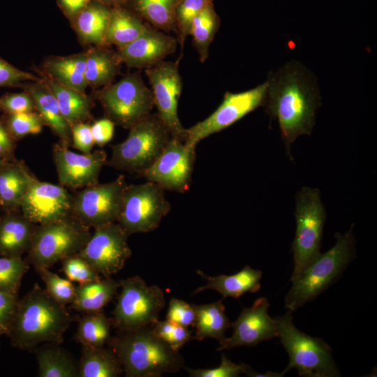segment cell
<instances>
[{
    "label": "cell",
    "instance_id": "obj_1",
    "mask_svg": "<svg viewBox=\"0 0 377 377\" xmlns=\"http://www.w3.org/2000/svg\"><path fill=\"white\" fill-rule=\"evenodd\" d=\"M263 107L278 121L287 154L302 135H311L321 97L314 74L302 64L292 60L267 75Z\"/></svg>",
    "mask_w": 377,
    "mask_h": 377
},
{
    "label": "cell",
    "instance_id": "obj_2",
    "mask_svg": "<svg viewBox=\"0 0 377 377\" xmlns=\"http://www.w3.org/2000/svg\"><path fill=\"white\" fill-rule=\"evenodd\" d=\"M76 317L54 300L38 284L18 300L10 330L6 334L11 345L34 352L45 343L61 344L64 335Z\"/></svg>",
    "mask_w": 377,
    "mask_h": 377
},
{
    "label": "cell",
    "instance_id": "obj_3",
    "mask_svg": "<svg viewBox=\"0 0 377 377\" xmlns=\"http://www.w3.org/2000/svg\"><path fill=\"white\" fill-rule=\"evenodd\" d=\"M127 377H160L184 367L183 357L145 326L118 331L108 343Z\"/></svg>",
    "mask_w": 377,
    "mask_h": 377
},
{
    "label": "cell",
    "instance_id": "obj_4",
    "mask_svg": "<svg viewBox=\"0 0 377 377\" xmlns=\"http://www.w3.org/2000/svg\"><path fill=\"white\" fill-rule=\"evenodd\" d=\"M335 244L324 253H318L307 263L285 296V307L294 311L324 292L341 275L355 258L353 226L343 235L335 234Z\"/></svg>",
    "mask_w": 377,
    "mask_h": 377
},
{
    "label": "cell",
    "instance_id": "obj_5",
    "mask_svg": "<svg viewBox=\"0 0 377 377\" xmlns=\"http://www.w3.org/2000/svg\"><path fill=\"white\" fill-rule=\"evenodd\" d=\"M171 138L158 113H151L129 128L124 141L111 146L112 156L106 165L142 177L160 156Z\"/></svg>",
    "mask_w": 377,
    "mask_h": 377
},
{
    "label": "cell",
    "instance_id": "obj_6",
    "mask_svg": "<svg viewBox=\"0 0 377 377\" xmlns=\"http://www.w3.org/2000/svg\"><path fill=\"white\" fill-rule=\"evenodd\" d=\"M292 312L288 310L274 318L277 337L289 355L288 364L281 374L284 376L291 369H296L300 376H339L330 346L320 338L300 331L293 324Z\"/></svg>",
    "mask_w": 377,
    "mask_h": 377
},
{
    "label": "cell",
    "instance_id": "obj_7",
    "mask_svg": "<svg viewBox=\"0 0 377 377\" xmlns=\"http://www.w3.org/2000/svg\"><path fill=\"white\" fill-rule=\"evenodd\" d=\"M91 235L90 228L71 214L37 225L25 260L35 269H49L59 261L78 253Z\"/></svg>",
    "mask_w": 377,
    "mask_h": 377
},
{
    "label": "cell",
    "instance_id": "obj_8",
    "mask_svg": "<svg viewBox=\"0 0 377 377\" xmlns=\"http://www.w3.org/2000/svg\"><path fill=\"white\" fill-rule=\"evenodd\" d=\"M121 292L112 311L113 327L118 331L151 326L165 305L164 293L156 285L149 286L139 276L119 281Z\"/></svg>",
    "mask_w": 377,
    "mask_h": 377
},
{
    "label": "cell",
    "instance_id": "obj_9",
    "mask_svg": "<svg viewBox=\"0 0 377 377\" xmlns=\"http://www.w3.org/2000/svg\"><path fill=\"white\" fill-rule=\"evenodd\" d=\"M295 202L296 230L291 246L294 269L290 281L320 253L326 219L325 207L317 188L302 187L295 195Z\"/></svg>",
    "mask_w": 377,
    "mask_h": 377
},
{
    "label": "cell",
    "instance_id": "obj_10",
    "mask_svg": "<svg viewBox=\"0 0 377 377\" xmlns=\"http://www.w3.org/2000/svg\"><path fill=\"white\" fill-rule=\"evenodd\" d=\"M97 98L105 117L127 129L151 114L154 107L151 90L138 73L127 74L117 82L102 88Z\"/></svg>",
    "mask_w": 377,
    "mask_h": 377
},
{
    "label": "cell",
    "instance_id": "obj_11",
    "mask_svg": "<svg viewBox=\"0 0 377 377\" xmlns=\"http://www.w3.org/2000/svg\"><path fill=\"white\" fill-rule=\"evenodd\" d=\"M165 190L158 184L147 181L126 186L117 223L129 236L156 230L171 209Z\"/></svg>",
    "mask_w": 377,
    "mask_h": 377
},
{
    "label": "cell",
    "instance_id": "obj_12",
    "mask_svg": "<svg viewBox=\"0 0 377 377\" xmlns=\"http://www.w3.org/2000/svg\"><path fill=\"white\" fill-rule=\"evenodd\" d=\"M124 175L112 182L97 183L71 195V214L89 228H97L117 221L124 189Z\"/></svg>",
    "mask_w": 377,
    "mask_h": 377
},
{
    "label": "cell",
    "instance_id": "obj_13",
    "mask_svg": "<svg viewBox=\"0 0 377 377\" xmlns=\"http://www.w3.org/2000/svg\"><path fill=\"white\" fill-rule=\"evenodd\" d=\"M267 88L266 81L242 92L226 91L223 101L212 114L205 119L186 128L185 145L196 147L202 139L228 128L247 114L263 106Z\"/></svg>",
    "mask_w": 377,
    "mask_h": 377
},
{
    "label": "cell",
    "instance_id": "obj_14",
    "mask_svg": "<svg viewBox=\"0 0 377 377\" xmlns=\"http://www.w3.org/2000/svg\"><path fill=\"white\" fill-rule=\"evenodd\" d=\"M94 231L77 253L103 277H111L121 270L131 256L128 235L117 223L94 228Z\"/></svg>",
    "mask_w": 377,
    "mask_h": 377
},
{
    "label": "cell",
    "instance_id": "obj_15",
    "mask_svg": "<svg viewBox=\"0 0 377 377\" xmlns=\"http://www.w3.org/2000/svg\"><path fill=\"white\" fill-rule=\"evenodd\" d=\"M157 113L168 128L172 138L185 142L186 133L178 117V101L182 80L178 61H163L146 68Z\"/></svg>",
    "mask_w": 377,
    "mask_h": 377
},
{
    "label": "cell",
    "instance_id": "obj_16",
    "mask_svg": "<svg viewBox=\"0 0 377 377\" xmlns=\"http://www.w3.org/2000/svg\"><path fill=\"white\" fill-rule=\"evenodd\" d=\"M195 147L172 137L160 156L142 177L164 190L185 193L192 182Z\"/></svg>",
    "mask_w": 377,
    "mask_h": 377
},
{
    "label": "cell",
    "instance_id": "obj_17",
    "mask_svg": "<svg viewBox=\"0 0 377 377\" xmlns=\"http://www.w3.org/2000/svg\"><path fill=\"white\" fill-rule=\"evenodd\" d=\"M52 152L60 185L73 190L98 183L101 169L108 161L104 150L77 154L61 142L54 145Z\"/></svg>",
    "mask_w": 377,
    "mask_h": 377
},
{
    "label": "cell",
    "instance_id": "obj_18",
    "mask_svg": "<svg viewBox=\"0 0 377 377\" xmlns=\"http://www.w3.org/2000/svg\"><path fill=\"white\" fill-rule=\"evenodd\" d=\"M20 210L36 225L59 220L71 214V195L64 186L35 177L20 201Z\"/></svg>",
    "mask_w": 377,
    "mask_h": 377
},
{
    "label": "cell",
    "instance_id": "obj_19",
    "mask_svg": "<svg viewBox=\"0 0 377 377\" xmlns=\"http://www.w3.org/2000/svg\"><path fill=\"white\" fill-rule=\"evenodd\" d=\"M269 308L266 297H260L251 307L244 308L236 320L231 323L232 335L226 338L216 350L252 347L277 337L274 319L268 313Z\"/></svg>",
    "mask_w": 377,
    "mask_h": 377
},
{
    "label": "cell",
    "instance_id": "obj_20",
    "mask_svg": "<svg viewBox=\"0 0 377 377\" xmlns=\"http://www.w3.org/2000/svg\"><path fill=\"white\" fill-rule=\"evenodd\" d=\"M177 38L147 23L140 36L127 45L118 48L121 63L129 68H149L156 66L177 47Z\"/></svg>",
    "mask_w": 377,
    "mask_h": 377
},
{
    "label": "cell",
    "instance_id": "obj_21",
    "mask_svg": "<svg viewBox=\"0 0 377 377\" xmlns=\"http://www.w3.org/2000/svg\"><path fill=\"white\" fill-rule=\"evenodd\" d=\"M37 225L19 211L0 216V256L21 258L27 253Z\"/></svg>",
    "mask_w": 377,
    "mask_h": 377
},
{
    "label": "cell",
    "instance_id": "obj_22",
    "mask_svg": "<svg viewBox=\"0 0 377 377\" xmlns=\"http://www.w3.org/2000/svg\"><path fill=\"white\" fill-rule=\"evenodd\" d=\"M24 91L33 98L35 110L45 125L60 138L61 143L69 147L72 143L71 126L63 117L55 97L42 78L25 85Z\"/></svg>",
    "mask_w": 377,
    "mask_h": 377
},
{
    "label": "cell",
    "instance_id": "obj_23",
    "mask_svg": "<svg viewBox=\"0 0 377 377\" xmlns=\"http://www.w3.org/2000/svg\"><path fill=\"white\" fill-rule=\"evenodd\" d=\"M35 177L16 159L0 166V207L3 212L19 211L20 203Z\"/></svg>",
    "mask_w": 377,
    "mask_h": 377
},
{
    "label": "cell",
    "instance_id": "obj_24",
    "mask_svg": "<svg viewBox=\"0 0 377 377\" xmlns=\"http://www.w3.org/2000/svg\"><path fill=\"white\" fill-rule=\"evenodd\" d=\"M197 273L207 281V283L197 288L191 295L207 290L219 292L223 297L237 299L246 293H256L260 288L262 272L245 265L242 270L232 275L219 274L210 276L201 270Z\"/></svg>",
    "mask_w": 377,
    "mask_h": 377
},
{
    "label": "cell",
    "instance_id": "obj_25",
    "mask_svg": "<svg viewBox=\"0 0 377 377\" xmlns=\"http://www.w3.org/2000/svg\"><path fill=\"white\" fill-rule=\"evenodd\" d=\"M42 80L55 97L63 117L71 126L88 123L92 119L94 103L91 97L63 86L45 74L43 75Z\"/></svg>",
    "mask_w": 377,
    "mask_h": 377
},
{
    "label": "cell",
    "instance_id": "obj_26",
    "mask_svg": "<svg viewBox=\"0 0 377 377\" xmlns=\"http://www.w3.org/2000/svg\"><path fill=\"white\" fill-rule=\"evenodd\" d=\"M104 45H93L86 52L84 76L87 86L93 89L111 84L120 73L122 64L114 52Z\"/></svg>",
    "mask_w": 377,
    "mask_h": 377
},
{
    "label": "cell",
    "instance_id": "obj_27",
    "mask_svg": "<svg viewBox=\"0 0 377 377\" xmlns=\"http://www.w3.org/2000/svg\"><path fill=\"white\" fill-rule=\"evenodd\" d=\"M40 377H79L78 361L60 344L45 343L34 350Z\"/></svg>",
    "mask_w": 377,
    "mask_h": 377
},
{
    "label": "cell",
    "instance_id": "obj_28",
    "mask_svg": "<svg viewBox=\"0 0 377 377\" xmlns=\"http://www.w3.org/2000/svg\"><path fill=\"white\" fill-rule=\"evenodd\" d=\"M111 11V8L93 0L71 21L82 43L104 45Z\"/></svg>",
    "mask_w": 377,
    "mask_h": 377
},
{
    "label": "cell",
    "instance_id": "obj_29",
    "mask_svg": "<svg viewBox=\"0 0 377 377\" xmlns=\"http://www.w3.org/2000/svg\"><path fill=\"white\" fill-rule=\"evenodd\" d=\"M119 283L111 277L80 283L71 307L83 314L102 311L117 294Z\"/></svg>",
    "mask_w": 377,
    "mask_h": 377
},
{
    "label": "cell",
    "instance_id": "obj_30",
    "mask_svg": "<svg viewBox=\"0 0 377 377\" xmlns=\"http://www.w3.org/2000/svg\"><path fill=\"white\" fill-rule=\"evenodd\" d=\"M45 74L60 84L85 93L86 52L66 57H52L44 65Z\"/></svg>",
    "mask_w": 377,
    "mask_h": 377
},
{
    "label": "cell",
    "instance_id": "obj_31",
    "mask_svg": "<svg viewBox=\"0 0 377 377\" xmlns=\"http://www.w3.org/2000/svg\"><path fill=\"white\" fill-rule=\"evenodd\" d=\"M147 22L125 6L112 8L108 24L104 46L116 45L123 47L143 31Z\"/></svg>",
    "mask_w": 377,
    "mask_h": 377
},
{
    "label": "cell",
    "instance_id": "obj_32",
    "mask_svg": "<svg viewBox=\"0 0 377 377\" xmlns=\"http://www.w3.org/2000/svg\"><path fill=\"white\" fill-rule=\"evenodd\" d=\"M193 305L196 314L193 339L202 341L206 338H212L219 341V345L223 343L226 339L225 332L231 326L225 313L223 300Z\"/></svg>",
    "mask_w": 377,
    "mask_h": 377
},
{
    "label": "cell",
    "instance_id": "obj_33",
    "mask_svg": "<svg viewBox=\"0 0 377 377\" xmlns=\"http://www.w3.org/2000/svg\"><path fill=\"white\" fill-rule=\"evenodd\" d=\"M179 0H128L124 6L153 27L176 33L175 10Z\"/></svg>",
    "mask_w": 377,
    "mask_h": 377
},
{
    "label": "cell",
    "instance_id": "obj_34",
    "mask_svg": "<svg viewBox=\"0 0 377 377\" xmlns=\"http://www.w3.org/2000/svg\"><path fill=\"white\" fill-rule=\"evenodd\" d=\"M122 372L121 364L110 348L82 346L79 377H117Z\"/></svg>",
    "mask_w": 377,
    "mask_h": 377
},
{
    "label": "cell",
    "instance_id": "obj_35",
    "mask_svg": "<svg viewBox=\"0 0 377 377\" xmlns=\"http://www.w3.org/2000/svg\"><path fill=\"white\" fill-rule=\"evenodd\" d=\"M112 318L102 311L84 314L78 320L75 339L82 346L101 348L109 343L111 337Z\"/></svg>",
    "mask_w": 377,
    "mask_h": 377
},
{
    "label": "cell",
    "instance_id": "obj_36",
    "mask_svg": "<svg viewBox=\"0 0 377 377\" xmlns=\"http://www.w3.org/2000/svg\"><path fill=\"white\" fill-rule=\"evenodd\" d=\"M220 26V18L213 3L208 4L192 20L189 35L201 62L207 60L209 47Z\"/></svg>",
    "mask_w": 377,
    "mask_h": 377
},
{
    "label": "cell",
    "instance_id": "obj_37",
    "mask_svg": "<svg viewBox=\"0 0 377 377\" xmlns=\"http://www.w3.org/2000/svg\"><path fill=\"white\" fill-rule=\"evenodd\" d=\"M214 0H179L175 10L176 34L181 50L189 35L193 18Z\"/></svg>",
    "mask_w": 377,
    "mask_h": 377
},
{
    "label": "cell",
    "instance_id": "obj_38",
    "mask_svg": "<svg viewBox=\"0 0 377 377\" xmlns=\"http://www.w3.org/2000/svg\"><path fill=\"white\" fill-rule=\"evenodd\" d=\"M29 264L22 258L0 256V290L17 294Z\"/></svg>",
    "mask_w": 377,
    "mask_h": 377
},
{
    "label": "cell",
    "instance_id": "obj_39",
    "mask_svg": "<svg viewBox=\"0 0 377 377\" xmlns=\"http://www.w3.org/2000/svg\"><path fill=\"white\" fill-rule=\"evenodd\" d=\"M3 120L14 140H19L30 134H38L45 125L36 111L7 114Z\"/></svg>",
    "mask_w": 377,
    "mask_h": 377
},
{
    "label": "cell",
    "instance_id": "obj_40",
    "mask_svg": "<svg viewBox=\"0 0 377 377\" xmlns=\"http://www.w3.org/2000/svg\"><path fill=\"white\" fill-rule=\"evenodd\" d=\"M45 285L48 294L57 302L66 306L73 302L75 286L71 281L52 272L49 269H36Z\"/></svg>",
    "mask_w": 377,
    "mask_h": 377
},
{
    "label": "cell",
    "instance_id": "obj_41",
    "mask_svg": "<svg viewBox=\"0 0 377 377\" xmlns=\"http://www.w3.org/2000/svg\"><path fill=\"white\" fill-rule=\"evenodd\" d=\"M152 330L173 350H179L187 342L193 339L188 327L169 320H158L151 325Z\"/></svg>",
    "mask_w": 377,
    "mask_h": 377
},
{
    "label": "cell",
    "instance_id": "obj_42",
    "mask_svg": "<svg viewBox=\"0 0 377 377\" xmlns=\"http://www.w3.org/2000/svg\"><path fill=\"white\" fill-rule=\"evenodd\" d=\"M61 262L63 272L71 281L82 283L101 279L94 268L77 254L67 257Z\"/></svg>",
    "mask_w": 377,
    "mask_h": 377
},
{
    "label": "cell",
    "instance_id": "obj_43",
    "mask_svg": "<svg viewBox=\"0 0 377 377\" xmlns=\"http://www.w3.org/2000/svg\"><path fill=\"white\" fill-rule=\"evenodd\" d=\"M190 377H238L244 371V364L232 362L222 353L221 364L215 368L191 369L185 368Z\"/></svg>",
    "mask_w": 377,
    "mask_h": 377
},
{
    "label": "cell",
    "instance_id": "obj_44",
    "mask_svg": "<svg viewBox=\"0 0 377 377\" xmlns=\"http://www.w3.org/2000/svg\"><path fill=\"white\" fill-rule=\"evenodd\" d=\"M196 319L195 311L193 304L175 297L169 301L166 320L188 327H194Z\"/></svg>",
    "mask_w": 377,
    "mask_h": 377
},
{
    "label": "cell",
    "instance_id": "obj_45",
    "mask_svg": "<svg viewBox=\"0 0 377 377\" xmlns=\"http://www.w3.org/2000/svg\"><path fill=\"white\" fill-rule=\"evenodd\" d=\"M0 111L6 114L35 111L34 102L25 91L6 94L0 97Z\"/></svg>",
    "mask_w": 377,
    "mask_h": 377
},
{
    "label": "cell",
    "instance_id": "obj_46",
    "mask_svg": "<svg viewBox=\"0 0 377 377\" xmlns=\"http://www.w3.org/2000/svg\"><path fill=\"white\" fill-rule=\"evenodd\" d=\"M27 80L37 82L41 78L13 66L0 57V87L19 86L22 82Z\"/></svg>",
    "mask_w": 377,
    "mask_h": 377
},
{
    "label": "cell",
    "instance_id": "obj_47",
    "mask_svg": "<svg viewBox=\"0 0 377 377\" xmlns=\"http://www.w3.org/2000/svg\"><path fill=\"white\" fill-rule=\"evenodd\" d=\"M18 295L0 290V335H6L13 322Z\"/></svg>",
    "mask_w": 377,
    "mask_h": 377
},
{
    "label": "cell",
    "instance_id": "obj_48",
    "mask_svg": "<svg viewBox=\"0 0 377 377\" xmlns=\"http://www.w3.org/2000/svg\"><path fill=\"white\" fill-rule=\"evenodd\" d=\"M72 145L83 154H89L95 145L89 123H79L71 126Z\"/></svg>",
    "mask_w": 377,
    "mask_h": 377
},
{
    "label": "cell",
    "instance_id": "obj_49",
    "mask_svg": "<svg viewBox=\"0 0 377 377\" xmlns=\"http://www.w3.org/2000/svg\"><path fill=\"white\" fill-rule=\"evenodd\" d=\"M114 124L105 117L95 121L91 125V131L96 145L103 147L110 142L114 134Z\"/></svg>",
    "mask_w": 377,
    "mask_h": 377
},
{
    "label": "cell",
    "instance_id": "obj_50",
    "mask_svg": "<svg viewBox=\"0 0 377 377\" xmlns=\"http://www.w3.org/2000/svg\"><path fill=\"white\" fill-rule=\"evenodd\" d=\"M14 139L10 134L4 120L0 117V158L4 161H13L14 156Z\"/></svg>",
    "mask_w": 377,
    "mask_h": 377
},
{
    "label": "cell",
    "instance_id": "obj_51",
    "mask_svg": "<svg viewBox=\"0 0 377 377\" xmlns=\"http://www.w3.org/2000/svg\"><path fill=\"white\" fill-rule=\"evenodd\" d=\"M93 0H57L64 14L72 21Z\"/></svg>",
    "mask_w": 377,
    "mask_h": 377
},
{
    "label": "cell",
    "instance_id": "obj_52",
    "mask_svg": "<svg viewBox=\"0 0 377 377\" xmlns=\"http://www.w3.org/2000/svg\"><path fill=\"white\" fill-rule=\"evenodd\" d=\"M244 374L247 376L251 377H281L283 376L281 374L268 371L265 374H260L256 372L253 369H252L249 365L244 364Z\"/></svg>",
    "mask_w": 377,
    "mask_h": 377
},
{
    "label": "cell",
    "instance_id": "obj_53",
    "mask_svg": "<svg viewBox=\"0 0 377 377\" xmlns=\"http://www.w3.org/2000/svg\"><path fill=\"white\" fill-rule=\"evenodd\" d=\"M96 1L112 8L114 7L124 6L128 0H96Z\"/></svg>",
    "mask_w": 377,
    "mask_h": 377
},
{
    "label": "cell",
    "instance_id": "obj_54",
    "mask_svg": "<svg viewBox=\"0 0 377 377\" xmlns=\"http://www.w3.org/2000/svg\"><path fill=\"white\" fill-rule=\"evenodd\" d=\"M4 162H6V161H3L2 159L0 158V166L1 165H3L4 163Z\"/></svg>",
    "mask_w": 377,
    "mask_h": 377
},
{
    "label": "cell",
    "instance_id": "obj_55",
    "mask_svg": "<svg viewBox=\"0 0 377 377\" xmlns=\"http://www.w3.org/2000/svg\"><path fill=\"white\" fill-rule=\"evenodd\" d=\"M2 213H3V211H2V209H1V207H0V216H1V214Z\"/></svg>",
    "mask_w": 377,
    "mask_h": 377
}]
</instances>
